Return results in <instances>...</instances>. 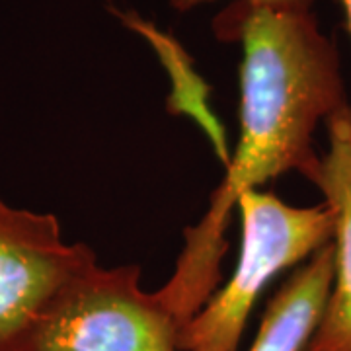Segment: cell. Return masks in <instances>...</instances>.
<instances>
[{"mask_svg":"<svg viewBox=\"0 0 351 351\" xmlns=\"http://www.w3.org/2000/svg\"><path fill=\"white\" fill-rule=\"evenodd\" d=\"M213 32L242 47L240 137L209 209L186 230L174 274L156 291L182 326L217 291L240 195L287 172L314 182L322 164L314 133L350 104L336 43L313 12L234 0L215 18Z\"/></svg>","mask_w":351,"mask_h":351,"instance_id":"6da1fadb","label":"cell"},{"mask_svg":"<svg viewBox=\"0 0 351 351\" xmlns=\"http://www.w3.org/2000/svg\"><path fill=\"white\" fill-rule=\"evenodd\" d=\"M239 263L180 330V351H237L246 320L265 285L283 269L306 262L334 239L336 213L326 201L295 207L262 189L237 201Z\"/></svg>","mask_w":351,"mask_h":351,"instance_id":"7a4b0ae2","label":"cell"},{"mask_svg":"<svg viewBox=\"0 0 351 351\" xmlns=\"http://www.w3.org/2000/svg\"><path fill=\"white\" fill-rule=\"evenodd\" d=\"M180 330L138 265L90 262L59 289L10 351H180Z\"/></svg>","mask_w":351,"mask_h":351,"instance_id":"3957f363","label":"cell"},{"mask_svg":"<svg viewBox=\"0 0 351 351\" xmlns=\"http://www.w3.org/2000/svg\"><path fill=\"white\" fill-rule=\"evenodd\" d=\"M96 260L86 244H66L59 219L0 199V351L78 269Z\"/></svg>","mask_w":351,"mask_h":351,"instance_id":"277c9868","label":"cell"},{"mask_svg":"<svg viewBox=\"0 0 351 351\" xmlns=\"http://www.w3.org/2000/svg\"><path fill=\"white\" fill-rule=\"evenodd\" d=\"M328 151L313 184L336 213L334 279L306 351H351V104L326 121Z\"/></svg>","mask_w":351,"mask_h":351,"instance_id":"5b68a950","label":"cell"},{"mask_svg":"<svg viewBox=\"0 0 351 351\" xmlns=\"http://www.w3.org/2000/svg\"><path fill=\"white\" fill-rule=\"evenodd\" d=\"M334 279V244L295 269L269 301L248 351H306Z\"/></svg>","mask_w":351,"mask_h":351,"instance_id":"8992f818","label":"cell"},{"mask_svg":"<svg viewBox=\"0 0 351 351\" xmlns=\"http://www.w3.org/2000/svg\"><path fill=\"white\" fill-rule=\"evenodd\" d=\"M215 0H168V4L178 10V12H188L193 10L201 4H209ZM258 4H265L271 8H279V10H295V12H313L314 0H252Z\"/></svg>","mask_w":351,"mask_h":351,"instance_id":"52a82bcc","label":"cell"},{"mask_svg":"<svg viewBox=\"0 0 351 351\" xmlns=\"http://www.w3.org/2000/svg\"><path fill=\"white\" fill-rule=\"evenodd\" d=\"M339 6H341V10H343V18H346V27H348V32H350V38H351V0H338Z\"/></svg>","mask_w":351,"mask_h":351,"instance_id":"ba28073f","label":"cell"}]
</instances>
